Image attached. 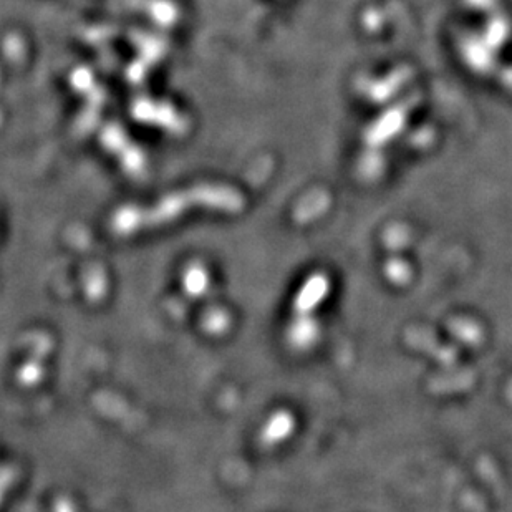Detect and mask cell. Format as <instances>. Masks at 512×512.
Listing matches in <instances>:
<instances>
[{"instance_id": "obj_1", "label": "cell", "mask_w": 512, "mask_h": 512, "mask_svg": "<svg viewBox=\"0 0 512 512\" xmlns=\"http://www.w3.org/2000/svg\"><path fill=\"white\" fill-rule=\"evenodd\" d=\"M290 430H292V418L287 413H277L267 421L266 428L262 430V443L267 446L276 445L284 440Z\"/></svg>"}, {"instance_id": "obj_2", "label": "cell", "mask_w": 512, "mask_h": 512, "mask_svg": "<svg viewBox=\"0 0 512 512\" xmlns=\"http://www.w3.org/2000/svg\"><path fill=\"white\" fill-rule=\"evenodd\" d=\"M208 284V272H206L203 266L194 264V266H189L186 272H184V290H186V294L191 295V297H201V295L206 292V289H208Z\"/></svg>"}, {"instance_id": "obj_3", "label": "cell", "mask_w": 512, "mask_h": 512, "mask_svg": "<svg viewBox=\"0 0 512 512\" xmlns=\"http://www.w3.org/2000/svg\"><path fill=\"white\" fill-rule=\"evenodd\" d=\"M42 358H44L42 353L34 355L29 362L25 363L24 367L20 368L19 380L25 387H32V385H37L40 382V378L44 375Z\"/></svg>"}]
</instances>
